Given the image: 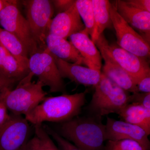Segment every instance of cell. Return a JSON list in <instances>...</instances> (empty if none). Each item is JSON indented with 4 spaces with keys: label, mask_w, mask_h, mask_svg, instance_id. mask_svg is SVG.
<instances>
[{
    "label": "cell",
    "mask_w": 150,
    "mask_h": 150,
    "mask_svg": "<svg viewBox=\"0 0 150 150\" xmlns=\"http://www.w3.org/2000/svg\"><path fill=\"white\" fill-rule=\"evenodd\" d=\"M86 91L54 97H46L25 115L29 123L41 125L45 122L63 123L79 116L86 102Z\"/></svg>",
    "instance_id": "obj_1"
},
{
    "label": "cell",
    "mask_w": 150,
    "mask_h": 150,
    "mask_svg": "<svg viewBox=\"0 0 150 150\" xmlns=\"http://www.w3.org/2000/svg\"><path fill=\"white\" fill-rule=\"evenodd\" d=\"M59 131V135L81 150H104L105 125L101 117L76 116L61 123Z\"/></svg>",
    "instance_id": "obj_2"
},
{
    "label": "cell",
    "mask_w": 150,
    "mask_h": 150,
    "mask_svg": "<svg viewBox=\"0 0 150 150\" xmlns=\"http://www.w3.org/2000/svg\"><path fill=\"white\" fill-rule=\"evenodd\" d=\"M131 94L110 80L101 73L99 82L95 86V91L87 110L91 115L97 117L110 113L119 114L130 103Z\"/></svg>",
    "instance_id": "obj_3"
},
{
    "label": "cell",
    "mask_w": 150,
    "mask_h": 150,
    "mask_svg": "<svg viewBox=\"0 0 150 150\" xmlns=\"http://www.w3.org/2000/svg\"><path fill=\"white\" fill-rule=\"evenodd\" d=\"M33 76L29 72L19 81L14 89L6 90V103L11 114L25 116L47 97L43 84L38 80L36 82L32 81Z\"/></svg>",
    "instance_id": "obj_4"
},
{
    "label": "cell",
    "mask_w": 150,
    "mask_h": 150,
    "mask_svg": "<svg viewBox=\"0 0 150 150\" xmlns=\"http://www.w3.org/2000/svg\"><path fill=\"white\" fill-rule=\"evenodd\" d=\"M33 36L38 48L46 49V37L54 13L52 1L28 0L23 1Z\"/></svg>",
    "instance_id": "obj_5"
},
{
    "label": "cell",
    "mask_w": 150,
    "mask_h": 150,
    "mask_svg": "<svg viewBox=\"0 0 150 150\" xmlns=\"http://www.w3.org/2000/svg\"><path fill=\"white\" fill-rule=\"evenodd\" d=\"M28 69L38 80L49 88L50 92L66 93V86L53 55L45 49L38 48L29 58Z\"/></svg>",
    "instance_id": "obj_6"
},
{
    "label": "cell",
    "mask_w": 150,
    "mask_h": 150,
    "mask_svg": "<svg viewBox=\"0 0 150 150\" xmlns=\"http://www.w3.org/2000/svg\"><path fill=\"white\" fill-rule=\"evenodd\" d=\"M110 19L114 27L119 47L145 60L149 58L150 43L132 28L119 14L115 6L110 3Z\"/></svg>",
    "instance_id": "obj_7"
},
{
    "label": "cell",
    "mask_w": 150,
    "mask_h": 150,
    "mask_svg": "<svg viewBox=\"0 0 150 150\" xmlns=\"http://www.w3.org/2000/svg\"><path fill=\"white\" fill-rule=\"evenodd\" d=\"M0 25L15 35L23 44L29 57L38 49L33 36L27 19L23 16L17 6V1L10 0L0 12Z\"/></svg>",
    "instance_id": "obj_8"
},
{
    "label": "cell",
    "mask_w": 150,
    "mask_h": 150,
    "mask_svg": "<svg viewBox=\"0 0 150 150\" xmlns=\"http://www.w3.org/2000/svg\"><path fill=\"white\" fill-rule=\"evenodd\" d=\"M96 43L103 47L112 60L133 78L136 84L150 73L149 65L147 60L124 50L117 44H109L103 33Z\"/></svg>",
    "instance_id": "obj_9"
},
{
    "label": "cell",
    "mask_w": 150,
    "mask_h": 150,
    "mask_svg": "<svg viewBox=\"0 0 150 150\" xmlns=\"http://www.w3.org/2000/svg\"><path fill=\"white\" fill-rule=\"evenodd\" d=\"M29 123L23 115L11 114L8 121L0 126V150H19L28 141Z\"/></svg>",
    "instance_id": "obj_10"
},
{
    "label": "cell",
    "mask_w": 150,
    "mask_h": 150,
    "mask_svg": "<svg viewBox=\"0 0 150 150\" xmlns=\"http://www.w3.org/2000/svg\"><path fill=\"white\" fill-rule=\"evenodd\" d=\"M105 130V140H134L143 145L147 150H149L150 142L148 138L149 136L139 126L107 117Z\"/></svg>",
    "instance_id": "obj_11"
},
{
    "label": "cell",
    "mask_w": 150,
    "mask_h": 150,
    "mask_svg": "<svg viewBox=\"0 0 150 150\" xmlns=\"http://www.w3.org/2000/svg\"><path fill=\"white\" fill-rule=\"evenodd\" d=\"M85 28L75 2L69 9L57 14L52 19L49 34L67 39L71 35L82 31Z\"/></svg>",
    "instance_id": "obj_12"
},
{
    "label": "cell",
    "mask_w": 150,
    "mask_h": 150,
    "mask_svg": "<svg viewBox=\"0 0 150 150\" xmlns=\"http://www.w3.org/2000/svg\"><path fill=\"white\" fill-rule=\"evenodd\" d=\"M53 56L62 78H67L76 83L84 86L95 87L99 82L101 71L69 63Z\"/></svg>",
    "instance_id": "obj_13"
},
{
    "label": "cell",
    "mask_w": 150,
    "mask_h": 150,
    "mask_svg": "<svg viewBox=\"0 0 150 150\" xmlns=\"http://www.w3.org/2000/svg\"><path fill=\"white\" fill-rule=\"evenodd\" d=\"M113 4L121 17L150 43V12L134 8L125 1L117 0Z\"/></svg>",
    "instance_id": "obj_14"
},
{
    "label": "cell",
    "mask_w": 150,
    "mask_h": 150,
    "mask_svg": "<svg viewBox=\"0 0 150 150\" xmlns=\"http://www.w3.org/2000/svg\"><path fill=\"white\" fill-rule=\"evenodd\" d=\"M105 62L103 73L124 90L132 93L138 92L137 84L126 71L118 66L99 43H95Z\"/></svg>",
    "instance_id": "obj_15"
},
{
    "label": "cell",
    "mask_w": 150,
    "mask_h": 150,
    "mask_svg": "<svg viewBox=\"0 0 150 150\" xmlns=\"http://www.w3.org/2000/svg\"><path fill=\"white\" fill-rule=\"evenodd\" d=\"M69 38L70 42L85 60L87 67L100 71L102 57L100 52L85 29L72 34Z\"/></svg>",
    "instance_id": "obj_16"
},
{
    "label": "cell",
    "mask_w": 150,
    "mask_h": 150,
    "mask_svg": "<svg viewBox=\"0 0 150 150\" xmlns=\"http://www.w3.org/2000/svg\"><path fill=\"white\" fill-rule=\"evenodd\" d=\"M46 48L53 56L65 62L87 67L84 59L67 39L49 34L46 40Z\"/></svg>",
    "instance_id": "obj_17"
},
{
    "label": "cell",
    "mask_w": 150,
    "mask_h": 150,
    "mask_svg": "<svg viewBox=\"0 0 150 150\" xmlns=\"http://www.w3.org/2000/svg\"><path fill=\"white\" fill-rule=\"evenodd\" d=\"M121 121L136 125L143 129L148 136L150 134V110L137 104L130 103L120 112Z\"/></svg>",
    "instance_id": "obj_18"
},
{
    "label": "cell",
    "mask_w": 150,
    "mask_h": 150,
    "mask_svg": "<svg viewBox=\"0 0 150 150\" xmlns=\"http://www.w3.org/2000/svg\"><path fill=\"white\" fill-rule=\"evenodd\" d=\"M93 8L94 28L91 35L95 43L105 30L112 27L109 8L110 2L108 0H91Z\"/></svg>",
    "instance_id": "obj_19"
},
{
    "label": "cell",
    "mask_w": 150,
    "mask_h": 150,
    "mask_svg": "<svg viewBox=\"0 0 150 150\" xmlns=\"http://www.w3.org/2000/svg\"><path fill=\"white\" fill-rule=\"evenodd\" d=\"M0 43L16 58L23 68L29 71V55L26 48L16 36L0 28Z\"/></svg>",
    "instance_id": "obj_20"
},
{
    "label": "cell",
    "mask_w": 150,
    "mask_h": 150,
    "mask_svg": "<svg viewBox=\"0 0 150 150\" xmlns=\"http://www.w3.org/2000/svg\"><path fill=\"white\" fill-rule=\"evenodd\" d=\"M76 7L84 25L85 30L91 35L94 28V19L91 0H77Z\"/></svg>",
    "instance_id": "obj_21"
},
{
    "label": "cell",
    "mask_w": 150,
    "mask_h": 150,
    "mask_svg": "<svg viewBox=\"0 0 150 150\" xmlns=\"http://www.w3.org/2000/svg\"><path fill=\"white\" fill-rule=\"evenodd\" d=\"M104 150H147L143 145L134 140L108 141Z\"/></svg>",
    "instance_id": "obj_22"
},
{
    "label": "cell",
    "mask_w": 150,
    "mask_h": 150,
    "mask_svg": "<svg viewBox=\"0 0 150 150\" xmlns=\"http://www.w3.org/2000/svg\"><path fill=\"white\" fill-rule=\"evenodd\" d=\"M44 129L49 136L56 141L61 150H82L75 145L67 141L59 135L57 132L51 129L48 126H43Z\"/></svg>",
    "instance_id": "obj_23"
},
{
    "label": "cell",
    "mask_w": 150,
    "mask_h": 150,
    "mask_svg": "<svg viewBox=\"0 0 150 150\" xmlns=\"http://www.w3.org/2000/svg\"><path fill=\"white\" fill-rule=\"evenodd\" d=\"M35 136L40 140L43 146L47 150H60L51 139L42 124L34 126Z\"/></svg>",
    "instance_id": "obj_24"
},
{
    "label": "cell",
    "mask_w": 150,
    "mask_h": 150,
    "mask_svg": "<svg viewBox=\"0 0 150 150\" xmlns=\"http://www.w3.org/2000/svg\"><path fill=\"white\" fill-rule=\"evenodd\" d=\"M137 103L148 110H150V93L138 92L131 94L130 103Z\"/></svg>",
    "instance_id": "obj_25"
},
{
    "label": "cell",
    "mask_w": 150,
    "mask_h": 150,
    "mask_svg": "<svg viewBox=\"0 0 150 150\" xmlns=\"http://www.w3.org/2000/svg\"><path fill=\"white\" fill-rule=\"evenodd\" d=\"M7 89H4L0 92V126L8 121L11 117V114H9L5 101Z\"/></svg>",
    "instance_id": "obj_26"
},
{
    "label": "cell",
    "mask_w": 150,
    "mask_h": 150,
    "mask_svg": "<svg viewBox=\"0 0 150 150\" xmlns=\"http://www.w3.org/2000/svg\"><path fill=\"white\" fill-rule=\"evenodd\" d=\"M125 1L134 8L150 12V0H127Z\"/></svg>",
    "instance_id": "obj_27"
},
{
    "label": "cell",
    "mask_w": 150,
    "mask_h": 150,
    "mask_svg": "<svg viewBox=\"0 0 150 150\" xmlns=\"http://www.w3.org/2000/svg\"><path fill=\"white\" fill-rule=\"evenodd\" d=\"M137 90L139 92L143 93H150V73L142 78L137 84Z\"/></svg>",
    "instance_id": "obj_28"
},
{
    "label": "cell",
    "mask_w": 150,
    "mask_h": 150,
    "mask_svg": "<svg viewBox=\"0 0 150 150\" xmlns=\"http://www.w3.org/2000/svg\"><path fill=\"white\" fill-rule=\"evenodd\" d=\"M53 6L58 12V13L69 9L74 4L75 1L69 0H56L52 1Z\"/></svg>",
    "instance_id": "obj_29"
},
{
    "label": "cell",
    "mask_w": 150,
    "mask_h": 150,
    "mask_svg": "<svg viewBox=\"0 0 150 150\" xmlns=\"http://www.w3.org/2000/svg\"><path fill=\"white\" fill-rule=\"evenodd\" d=\"M40 142L36 136L28 141L19 150H40Z\"/></svg>",
    "instance_id": "obj_30"
},
{
    "label": "cell",
    "mask_w": 150,
    "mask_h": 150,
    "mask_svg": "<svg viewBox=\"0 0 150 150\" xmlns=\"http://www.w3.org/2000/svg\"><path fill=\"white\" fill-rule=\"evenodd\" d=\"M18 81L16 80L7 78L0 74V92L5 88L12 89Z\"/></svg>",
    "instance_id": "obj_31"
},
{
    "label": "cell",
    "mask_w": 150,
    "mask_h": 150,
    "mask_svg": "<svg viewBox=\"0 0 150 150\" xmlns=\"http://www.w3.org/2000/svg\"><path fill=\"white\" fill-rule=\"evenodd\" d=\"M10 0H0V12L10 3Z\"/></svg>",
    "instance_id": "obj_32"
},
{
    "label": "cell",
    "mask_w": 150,
    "mask_h": 150,
    "mask_svg": "<svg viewBox=\"0 0 150 150\" xmlns=\"http://www.w3.org/2000/svg\"><path fill=\"white\" fill-rule=\"evenodd\" d=\"M40 141V140H39ZM40 150H47V149L45 148V147L43 145V144L41 143V142H40Z\"/></svg>",
    "instance_id": "obj_33"
}]
</instances>
